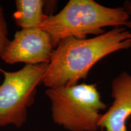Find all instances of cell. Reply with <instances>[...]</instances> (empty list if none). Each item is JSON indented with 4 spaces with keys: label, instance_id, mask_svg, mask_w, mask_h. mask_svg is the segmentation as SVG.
Listing matches in <instances>:
<instances>
[{
    "label": "cell",
    "instance_id": "cell-7",
    "mask_svg": "<svg viewBox=\"0 0 131 131\" xmlns=\"http://www.w3.org/2000/svg\"><path fill=\"white\" fill-rule=\"evenodd\" d=\"M42 0H16L14 18L16 25L21 29L39 28L47 15L44 13Z\"/></svg>",
    "mask_w": 131,
    "mask_h": 131
},
{
    "label": "cell",
    "instance_id": "cell-5",
    "mask_svg": "<svg viewBox=\"0 0 131 131\" xmlns=\"http://www.w3.org/2000/svg\"><path fill=\"white\" fill-rule=\"evenodd\" d=\"M54 49L51 37L46 31L40 28L24 29L16 32L0 58L10 64H49Z\"/></svg>",
    "mask_w": 131,
    "mask_h": 131
},
{
    "label": "cell",
    "instance_id": "cell-6",
    "mask_svg": "<svg viewBox=\"0 0 131 131\" xmlns=\"http://www.w3.org/2000/svg\"><path fill=\"white\" fill-rule=\"evenodd\" d=\"M112 105L101 115L100 128L106 131H130L126 126L131 116V74L123 71L111 83Z\"/></svg>",
    "mask_w": 131,
    "mask_h": 131
},
{
    "label": "cell",
    "instance_id": "cell-10",
    "mask_svg": "<svg viewBox=\"0 0 131 131\" xmlns=\"http://www.w3.org/2000/svg\"><path fill=\"white\" fill-rule=\"evenodd\" d=\"M129 128H130V131H131V122L130 123V124H129Z\"/></svg>",
    "mask_w": 131,
    "mask_h": 131
},
{
    "label": "cell",
    "instance_id": "cell-3",
    "mask_svg": "<svg viewBox=\"0 0 131 131\" xmlns=\"http://www.w3.org/2000/svg\"><path fill=\"white\" fill-rule=\"evenodd\" d=\"M53 122L68 131H97L101 111L107 105L95 84L48 88Z\"/></svg>",
    "mask_w": 131,
    "mask_h": 131
},
{
    "label": "cell",
    "instance_id": "cell-2",
    "mask_svg": "<svg viewBox=\"0 0 131 131\" xmlns=\"http://www.w3.org/2000/svg\"><path fill=\"white\" fill-rule=\"evenodd\" d=\"M129 18L124 7H109L94 0H70L55 15L47 16L39 28L51 37L54 47L68 37L85 38L104 33L106 27H125Z\"/></svg>",
    "mask_w": 131,
    "mask_h": 131
},
{
    "label": "cell",
    "instance_id": "cell-4",
    "mask_svg": "<svg viewBox=\"0 0 131 131\" xmlns=\"http://www.w3.org/2000/svg\"><path fill=\"white\" fill-rule=\"evenodd\" d=\"M47 67L48 64H27L15 72L0 68L4 77L0 85V127H20L25 123L27 109L34 102Z\"/></svg>",
    "mask_w": 131,
    "mask_h": 131
},
{
    "label": "cell",
    "instance_id": "cell-1",
    "mask_svg": "<svg viewBox=\"0 0 131 131\" xmlns=\"http://www.w3.org/2000/svg\"><path fill=\"white\" fill-rule=\"evenodd\" d=\"M130 47L131 32L125 27L89 38H66L52 52L42 84L47 89L74 86L101 59Z\"/></svg>",
    "mask_w": 131,
    "mask_h": 131
},
{
    "label": "cell",
    "instance_id": "cell-8",
    "mask_svg": "<svg viewBox=\"0 0 131 131\" xmlns=\"http://www.w3.org/2000/svg\"><path fill=\"white\" fill-rule=\"evenodd\" d=\"M7 35V24L3 14V9L0 5V54L4 52L10 41L8 39Z\"/></svg>",
    "mask_w": 131,
    "mask_h": 131
},
{
    "label": "cell",
    "instance_id": "cell-9",
    "mask_svg": "<svg viewBox=\"0 0 131 131\" xmlns=\"http://www.w3.org/2000/svg\"><path fill=\"white\" fill-rule=\"evenodd\" d=\"M124 8H125L127 12H128L129 15V18L128 19V21H127L125 27H128V28L130 29L131 30V1H127V2H126L125 7Z\"/></svg>",
    "mask_w": 131,
    "mask_h": 131
}]
</instances>
